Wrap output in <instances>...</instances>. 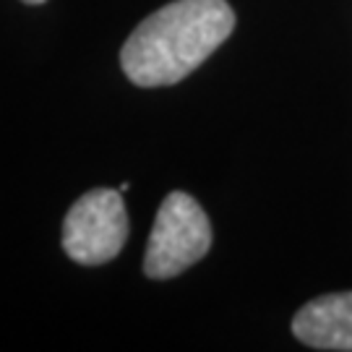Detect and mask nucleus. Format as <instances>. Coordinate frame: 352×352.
Masks as SVG:
<instances>
[{
	"label": "nucleus",
	"instance_id": "20e7f679",
	"mask_svg": "<svg viewBox=\"0 0 352 352\" xmlns=\"http://www.w3.org/2000/svg\"><path fill=\"white\" fill-rule=\"evenodd\" d=\"M292 334L314 350L352 352V292L305 302L292 318Z\"/></svg>",
	"mask_w": 352,
	"mask_h": 352
},
{
	"label": "nucleus",
	"instance_id": "f03ea898",
	"mask_svg": "<svg viewBox=\"0 0 352 352\" xmlns=\"http://www.w3.org/2000/svg\"><path fill=\"white\" fill-rule=\"evenodd\" d=\"M212 248V225L193 196L175 190L162 201L149 245L144 272L149 279H170L199 264Z\"/></svg>",
	"mask_w": 352,
	"mask_h": 352
},
{
	"label": "nucleus",
	"instance_id": "7ed1b4c3",
	"mask_svg": "<svg viewBox=\"0 0 352 352\" xmlns=\"http://www.w3.org/2000/svg\"><path fill=\"white\" fill-rule=\"evenodd\" d=\"M128 214L120 188L84 193L63 222V251L76 264L97 266L113 261L126 245Z\"/></svg>",
	"mask_w": 352,
	"mask_h": 352
},
{
	"label": "nucleus",
	"instance_id": "39448f33",
	"mask_svg": "<svg viewBox=\"0 0 352 352\" xmlns=\"http://www.w3.org/2000/svg\"><path fill=\"white\" fill-rule=\"evenodd\" d=\"M24 3H29V6H39V3H45V0H24Z\"/></svg>",
	"mask_w": 352,
	"mask_h": 352
},
{
	"label": "nucleus",
	"instance_id": "f257e3e1",
	"mask_svg": "<svg viewBox=\"0 0 352 352\" xmlns=\"http://www.w3.org/2000/svg\"><path fill=\"white\" fill-rule=\"evenodd\" d=\"M235 29L227 0H175L146 16L120 50L136 87H170L190 76Z\"/></svg>",
	"mask_w": 352,
	"mask_h": 352
}]
</instances>
